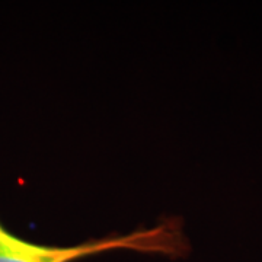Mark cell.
Listing matches in <instances>:
<instances>
[{"label": "cell", "mask_w": 262, "mask_h": 262, "mask_svg": "<svg viewBox=\"0 0 262 262\" xmlns=\"http://www.w3.org/2000/svg\"><path fill=\"white\" fill-rule=\"evenodd\" d=\"M114 249L181 256L188 252V242L181 220L177 217L162 219L153 227L91 239L73 246L34 244L13 234L0 223V262H73Z\"/></svg>", "instance_id": "6da1fadb"}]
</instances>
